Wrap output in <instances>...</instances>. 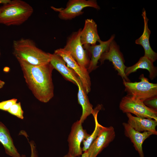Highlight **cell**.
<instances>
[{"instance_id":"1","label":"cell","mask_w":157,"mask_h":157,"mask_svg":"<svg viewBox=\"0 0 157 157\" xmlns=\"http://www.w3.org/2000/svg\"><path fill=\"white\" fill-rule=\"evenodd\" d=\"M25 82L35 97L43 103L49 102L53 97L52 73L54 69L50 63L33 65L17 59Z\"/></svg>"},{"instance_id":"2","label":"cell","mask_w":157,"mask_h":157,"mask_svg":"<svg viewBox=\"0 0 157 157\" xmlns=\"http://www.w3.org/2000/svg\"><path fill=\"white\" fill-rule=\"evenodd\" d=\"M13 54L19 59L33 65H40L50 63V53L38 47L35 42L28 38H22L13 42Z\"/></svg>"},{"instance_id":"3","label":"cell","mask_w":157,"mask_h":157,"mask_svg":"<svg viewBox=\"0 0 157 157\" xmlns=\"http://www.w3.org/2000/svg\"><path fill=\"white\" fill-rule=\"evenodd\" d=\"M33 12V7L21 0H12L0 7V24L18 26L26 21Z\"/></svg>"},{"instance_id":"4","label":"cell","mask_w":157,"mask_h":157,"mask_svg":"<svg viewBox=\"0 0 157 157\" xmlns=\"http://www.w3.org/2000/svg\"><path fill=\"white\" fill-rule=\"evenodd\" d=\"M140 81L131 82L123 80L125 91L127 95L133 96L142 101L157 96V84L150 82L143 74L139 78Z\"/></svg>"},{"instance_id":"5","label":"cell","mask_w":157,"mask_h":157,"mask_svg":"<svg viewBox=\"0 0 157 157\" xmlns=\"http://www.w3.org/2000/svg\"><path fill=\"white\" fill-rule=\"evenodd\" d=\"M119 107L124 113H132L138 117L157 121V111L147 107L143 101L133 96L127 94L123 97Z\"/></svg>"},{"instance_id":"6","label":"cell","mask_w":157,"mask_h":157,"mask_svg":"<svg viewBox=\"0 0 157 157\" xmlns=\"http://www.w3.org/2000/svg\"><path fill=\"white\" fill-rule=\"evenodd\" d=\"M81 28H80L77 31L73 32L67 38L63 48L69 53L81 67L87 69L90 59L81 41Z\"/></svg>"},{"instance_id":"7","label":"cell","mask_w":157,"mask_h":157,"mask_svg":"<svg viewBox=\"0 0 157 157\" xmlns=\"http://www.w3.org/2000/svg\"><path fill=\"white\" fill-rule=\"evenodd\" d=\"M87 7H91L97 10L100 8L95 0H69L65 8H57L52 6L51 8L59 12L58 16L63 20H71L83 13V9Z\"/></svg>"},{"instance_id":"8","label":"cell","mask_w":157,"mask_h":157,"mask_svg":"<svg viewBox=\"0 0 157 157\" xmlns=\"http://www.w3.org/2000/svg\"><path fill=\"white\" fill-rule=\"evenodd\" d=\"M106 60L112 62L114 69L123 80L130 82L125 73L126 67L124 64L123 55L120 50L119 45L114 40L110 43L107 50L102 54L99 61L102 64Z\"/></svg>"},{"instance_id":"9","label":"cell","mask_w":157,"mask_h":157,"mask_svg":"<svg viewBox=\"0 0 157 157\" xmlns=\"http://www.w3.org/2000/svg\"><path fill=\"white\" fill-rule=\"evenodd\" d=\"M54 53L60 56L66 63L67 66L72 69L77 75L88 94L91 90V81L87 69L81 67L69 53L63 48L55 50Z\"/></svg>"},{"instance_id":"10","label":"cell","mask_w":157,"mask_h":157,"mask_svg":"<svg viewBox=\"0 0 157 157\" xmlns=\"http://www.w3.org/2000/svg\"><path fill=\"white\" fill-rule=\"evenodd\" d=\"M82 124L79 120L73 123L68 139V153L73 157L79 156L82 155V150L81 146V142L90 135L86 130L83 129Z\"/></svg>"},{"instance_id":"11","label":"cell","mask_w":157,"mask_h":157,"mask_svg":"<svg viewBox=\"0 0 157 157\" xmlns=\"http://www.w3.org/2000/svg\"><path fill=\"white\" fill-rule=\"evenodd\" d=\"M115 136V132L113 126H104L87 151L88 157H96L114 140Z\"/></svg>"},{"instance_id":"12","label":"cell","mask_w":157,"mask_h":157,"mask_svg":"<svg viewBox=\"0 0 157 157\" xmlns=\"http://www.w3.org/2000/svg\"><path fill=\"white\" fill-rule=\"evenodd\" d=\"M115 36V35L113 34L107 41H102L100 40L98 41L99 44L89 46L84 48L87 51L90 59V63L87 69L89 73L98 67V61L101 56L107 50L110 43L114 40Z\"/></svg>"},{"instance_id":"13","label":"cell","mask_w":157,"mask_h":157,"mask_svg":"<svg viewBox=\"0 0 157 157\" xmlns=\"http://www.w3.org/2000/svg\"><path fill=\"white\" fill-rule=\"evenodd\" d=\"M122 124L125 135L129 138L133 143L140 157H144L142 149L143 143L151 135H154V133L149 131L139 132L133 129L127 123L124 122Z\"/></svg>"},{"instance_id":"14","label":"cell","mask_w":157,"mask_h":157,"mask_svg":"<svg viewBox=\"0 0 157 157\" xmlns=\"http://www.w3.org/2000/svg\"><path fill=\"white\" fill-rule=\"evenodd\" d=\"M80 39L83 48L95 45L101 40L98 33L97 24L93 19L85 20L83 28L81 31Z\"/></svg>"},{"instance_id":"15","label":"cell","mask_w":157,"mask_h":157,"mask_svg":"<svg viewBox=\"0 0 157 157\" xmlns=\"http://www.w3.org/2000/svg\"><path fill=\"white\" fill-rule=\"evenodd\" d=\"M142 15L144 22L143 31L142 35L135 40V42L136 44L141 45L143 47L144 51V56L154 63L157 59V53L153 50L150 46L149 38L151 32L148 27L149 19L144 9L142 11Z\"/></svg>"},{"instance_id":"16","label":"cell","mask_w":157,"mask_h":157,"mask_svg":"<svg viewBox=\"0 0 157 157\" xmlns=\"http://www.w3.org/2000/svg\"><path fill=\"white\" fill-rule=\"evenodd\" d=\"M50 63L54 69L58 71L67 80L77 85L81 81L74 71L66 65V63L60 56L50 53Z\"/></svg>"},{"instance_id":"17","label":"cell","mask_w":157,"mask_h":157,"mask_svg":"<svg viewBox=\"0 0 157 157\" xmlns=\"http://www.w3.org/2000/svg\"><path fill=\"white\" fill-rule=\"evenodd\" d=\"M128 118L127 123L133 129L139 132L149 131L157 135L156 127L157 121L152 119L134 116L131 114L126 113Z\"/></svg>"},{"instance_id":"18","label":"cell","mask_w":157,"mask_h":157,"mask_svg":"<svg viewBox=\"0 0 157 157\" xmlns=\"http://www.w3.org/2000/svg\"><path fill=\"white\" fill-rule=\"evenodd\" d=\"M139 69L147 70L149 73V77L151 80L155 78L157 75V67L154 65L152 61L144 56L141 57L138 62L133 65L126 67L125 71V74L128 76Z\"/></svg>"},{"instance_id":"19","label":"cell","mask_w":157,"mask_h":157,"mask_svg":"<svg viewBox=\"0 0 157 157\" xmlns=\"http://www.w3.org/2000/svg\"><path fill=\"white\" fill-rule=\"evenodd\" d=\"M0 142L4 147L5 153L12 157H21L15 146L9 130L0 122Z\"/></svg>"},{"instance_id":"20","label":"cell","mask_w":157,"mask_h":157,"mask_svg":"<svg viewBox=\"0 0 157 157\" xmlns=\"http://www.w3.org/2000/svg\"><path fill=\"white\" fill-rule=\"evenodd\" d=\"M78 88L77 97L78 103L81 106L82 113L79 120L82 124L91 114H93L94 110L93 108V106L90 103L87 94L84 89L81 81L77 85Z\"/></svg>"},{"instance_id":"21","label":"cell","mask_w":157,"mask_h":157,"mask_svg":"<svg viewBox=\"0 0 157 157\" xmlns=\"http://www.w3.org/2000/svg\"><path fill=\"white\" fill-rule=\"evenodd\" d=\"M101 109V106L99 105L94 110V112L93 115L94 117L95 122V127L92 133L83 142V146L82 148V151H87L89 149L92 143L98 135L104 126L100 124L97 119L98 113Z\"/></svg>"},{"instance_id":"22","label":"cell","mask_w":157,"mask_h":157,"mask_svg":"<svg viewBox=\"0 0 157 157\" xmlns=\"http://www.w3.org/2000/svg\"><path fill=\"white\" fill-rule=\"evenodd\" d=\"M7 112L21 119H24V111L22 108L20 102H16L13 104Z\"/></svg>"},{"instance_id":"23","label":"cell","mask_w":157,"mask_h":157,"mask_svg":"<svg viewBox=\"0 0 157 157\" xmlns=\"http://www.w3.org/2000/svg\"><path fill=\"white\" fill-rule=\"evenodd\" d=\"M17 100V99L14 98L0 102V110L7 111Z\"/></svg>"},{"instance_id":"24","label":"cell","mask_w":157,"mask_h":157,"mask_svg":"<svg viewBox=\"0 0 157 157\" xmlns=\"http://www.w3.org/2000/svg\"><path fill=\"white\" fill-rule=\"evenodd\" d=\"M143 102L147 107L157 110V96L147 99Z\"/></svg>"},{"instance_id":"25","label":"cell","mask_w":157,"mask_h":157,"mask_svg":"<svg viewBox=\"0 0 157 157\" xmlns=\"http://www.w3.org/2000/svg\"><path fill=\"white\" fill-rule=\"evenodd\" d=\"M28 142L30 144L31 149V157H38L37 151L36 149V147L34 142L33 141H31L29 142L28 141ZM21 157H26L25 155H21Z\"/></svg>"},{"instance_id":"26","label":"cell","mask_w":157,"mask_h":157,"mask_svg":"<svg viewBox=\"0 0 157 157\" xmlns=\"http://www.w3.org/2000/svg\"><path fill=\"white\" fill-rule=\"evenodd\" d=\"M81 157H88L87 151H84V153L81 155ZM64 157H73L68 153L64 156Z\"/></svg>"},{"instance_id":"27","label":"cell","mask_w":157,"mask_h":157,"mask_svg":"<svg viewBox=\"0 0 157 157\" xmlns=\"http://www.w3.org/2000/svg\"><path fill=\"white\" fill-rule=\"evenodd\" d=\"M5 84L4 82L0 79V89L2 88L3 87Z\"/></svg>"},{"instance_id":"28","label":"cell","mask_w":157,"mask_h":157,"mask_svg":"<svg viewBox=\"0 0 157 157\" xmlns=\"http://www.w3.org/2000/svg\"><path fill=\"white\" fill-rule=\"evenodd\" d=\"M10 0H0V4H4L8 2Z\"/></svg>"},{"instance_id":"29","label":"cell","mask_w":157,"mask_h":157,"mask_svg":"<svg viewBox=\"0 0 157 157\" xmlns=\"http://www.w3.org/2000/svg\"><path fill=\"white\" fill-rule=\"evenodd\" d=\"M0 55H1V52H0Z\"/></svg>"}]
</instances>
